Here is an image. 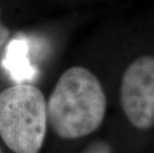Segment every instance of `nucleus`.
Masks as SVG:
<instances>
[{"label":"nucleus","mask_w":154,"mask_h":153,"mask_svg":"<svg viewBox=\"0 0 154 153\" xmlns=\"http://www.w3.org/2000/svg\"><path fill=\"white\" fill-rule=\"evenodd\" d=\"M106 96L90 70L75 66L61 75L47 102L48 124L58 137L75 140L94 133L103 122Z\"/></svg>","instance_id":"obj_1"},{"label":"nucleus","mask_w":154,"mask_h":153,"mask_svg":"<svg viewBox=\"0 0 154 153\" xmlns=\"http://www.w3.org/2000/svg\"><path fill=\"white\" fill-rule=\"evenodd\" d=\"M47 127V102L40 89L19 83L0 93V137L12 152L40 153Z\"/></svg>","instance_id":"obj_2"},{"label":"nucleus","mask_w":154,"mask_h":153,"mask_svg":"<svg viewBox=\"0 0 154 153\" xmlns=\"http://www.w3.org/2000/svg\"><path fill=\"white\" fill-rule=\"evenodd\" d=\"M120 105L131 125L139 130L154 125V56H142L124 72Z\"/></svg>","instance_id":"obj_3"},{"label":"nucleus","mask_w":154,"mask_h":153,"mask_svg":"<svg viewBox=\"0 0 154 153\" xmlns=\"http://www.w3.org/2000/svg\"><path fill=\"white\" fill-rule=\"evenodd\" d=\"M28 44L24 39H14L9 42L5 52L4 66L9 71L11 76L18 81L31 79L35 71L28 61Z\"/></svg>","instance_id":"obj_4"},{"label":"nucleus","mask_w":154,"mask_h":153,"mask_svg":"<svg viewBox=\"0 0 154 153\" xmlns=\"http://www.w3.org/2000/svg\"><path fill=\"white\" fill-rule=\"evenodd\" d=\"M81 153H113L112 148L109 142L97 140L87 146Z\"/></svg>","instance_id":"obj_5"},{"label":"nucleus","mask_w":154,"mask_h":153,"mask_svg":"<svg viewBox=\"0 0 154 153\" xmlns=\"http://www.w3.org/2000/svg\"><path fill=\"white\" fill-rule=\"evenodd\" d=\"M8 38H9V30L2 23L1 19H0V53L3 50V48L5 47V45L8 41Z\"/></svg>","instance_id":"obj_6"},{"label":"nucleus","mask_w":154,"mask_h":153,"mask_svg":"<svg viewBox=\"0 0 154 153\" xmlns=\"http://www.w3.org/2000/svg\"><path fill=\"white\" fill-rule=\"evenodd\" d=\"M0 153H3V151H2V149H1V147H0Z\"/></svg>","instance_id":"obj_7"}]
</instances>
